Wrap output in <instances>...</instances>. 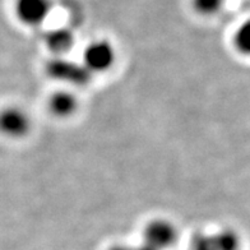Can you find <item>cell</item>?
Here are the masks:
<instances>
[{"label":"cell","mask_w":250,"mask_h":250,"mask_svg":"<svg viewBox=\"0 0 250 250\" xmlns=\"http://www.w3.org/2000/svg\"><path fill=\"white\" fill-rule=\"evenodd\" d=\"M178 229L172 222L164 218L151 221L143 231V243L156 250H166L178 240Z\"/></svg>","instance_id":"obj_4"},{"label":"cell","mask_w":250,"mask_h":250,"mask_svg":"<svg viewBox=\"0 0 250 250\" xmlns=\"http://www.w3.org/2000/svg\"><path fill=\"white\" fill-rule=\"evenodd\" d=\"M225 0H193V7L201 16H214L224 5Z\"/></svg>","instance_id":"obj_10"},{"label":"cell","mask_w":250,"mask_h":250,"mask_svg":"<svg viewBox=\"0 0 250 250\" xmlns=\"http://www.w3.org/2000/svg\"><path fill=\"white\" fill-rule=\"evenodd\" d=\"M32 129L30 114L21 106H7L0 110V133L8 138H23Z\"/></svg>","instance_id":"obj_3"},{"label":"cell","mask_w":250,"mask_h":250,"mask_svg":"<svg viewBox=\"0 0 250 250\" xmlns=\"http://www.w3.org/2000/svg\"><path fill=\"white\" fill-rule=\"evenodd\" d=\"M45 45L56 56H64L74 46V33L65 27L54 28L46 33Z\"/></svg>","instance_id":"obj_6"},{"label":"cell","mask_w":250,"mask_h":250,"mask_svg":"<svg viewBox=\"0 0 250 250\" xmlns=\"http://www.w3.org/2000/svg\"><path fill=\"white\" fill-rule=\"evenodd\" d=\"M235 49L244 56H250V18L237 27L234 35Z\"/></svg>","instance_id":"obj_9"},{"label":"cell","mask_w":250,"mask_h":250,"mask_svg":"<svg viewBox=\"0 0 250 250\" xmlns=\"http://www.w3.org/2000/svg\"><path fill=\"white\" fill-rule=\"evenodd\" d=\"M46 73L51 78L73 86H87L93 76L82 62L79 64L62 56H56L47 62Z\"/></svg>","instance_id":"obj_1"},{"label":"cell","mask_w":250,"mask_h":250,"mask_svg":"<svg viewBox=\"0 0 250 250\" xmlns=\"http://www.w3.org/2000/svg\"><path fill=\"white\" fill-rule=\"evenodd\" d=\"M191 250H216L212 235L201 234L191 243Z\"/></svg>","instance_id":"obj_11"},{"label":"cell","mask_w":250,"mask_h":250,"mask_svg":"<svg viewBox=\"0 0 250 250\" xmlns=\"http://www.w3.org/2000/svg\"><path fill=\"white\" fill-rule=\"evenodd\" d=\"M216 250H240V236L235 230L222 229L216 234H212Z\"/></svg>","instance_id":"obj_8"},{"label":"cell","mask_w":250,"mask_h":250,"mask_svg":"<svg viewBox=\"0 0 250 250\" xmlns=\"http://www.w3.org/2000/svg\"><path fill=\"white\" fill-rule=\"evenodd\" d=\"M17 18L24 26L36 27L42 24L53 9V0H16Z\"/></svg>","instance_id":"obj_5"},{"label":"cell","mask_w":250,"mask_h":250,"mask_svg":"<svg viewBox=\"0 0 250 250\" xmlns=\"http://www.w3.org/2000/svg\"><path fill=\"white\" fill-rule=\"evenodd\" d=\"M107 250H133V249L129 247H125V245H114V247L109 248Z\"/></svg>","instance_id":"obj_12"},{"label":"cell","mask_w":250,"mask_h":250,"mask_svg":"<svg viewBox=\"0 0 250 250\" xmlns=\"http://www.w3.org/2000/svg\"><path fill=\"white\" fill-rule=\"evenodd\" d=\"M133 250H156V249H153V248L152 247H149V245H147V244H142L141 247H137V248H134V249Z\"/></svg>","instance_id":"obj_13"},{"label":"cell","mask_w":250,"mask_h":250,"mask_svg":"<svg viewBox=\"0 0 250 250\" xmlns=\"http://www.w3.org/2000/svg\"><path fill=\"white\" fill-rule=\"evenodd\" d=\"M115 59L116 51L112 43L106 40H97L86 46L83 51L82 64L91 74H95L111 69Z\"/></svg>","instance_id":"obj_2"},{"label":"cell","mask_w":250,"mask_h":250,"mask_svg":"<svg viewBox=\"0 0 250 250\" xmlns=\"http://www.w3.org/2000/svg\"><path fill=\"white\" fill-rule=\"evenodd\" d=\"M78 99L68 91H58L49 99V110L56 118H69L78 110Z\"/></svg>","instance_id":"obj_7"}]
</instances>
